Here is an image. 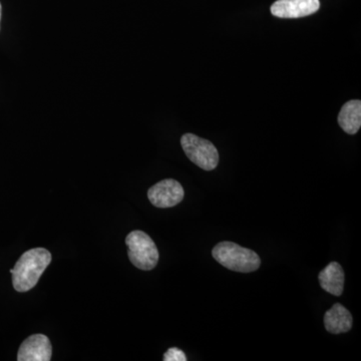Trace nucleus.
Masks as SVG:
<instances>
[{
	"label": "nucleus",
	"mask_w": 361,
	"mask_h": 361,
	"mask_svg": "<svg viewBox=\"0 0 361 361\" xmlns=\"http://www.w3.org/2000/svg\"><path fill=\"white\" fill-rule=\"evenodd\" d=\"M51 262V254L47 249L35 248L25 252L11 270L14 289L18 292L32 290Z\"/></svg>",
	"instance_id": "f257e3e1"
},
{
	"label": "nucleus",
	"mask_w": 361,
	"mask_h": 361,
	"mask_svg": "<svg viewBox=\"0 0 361 361\" xmlns=\"http://www.w3.org/2000/svg\"><path fill=\"white\" fill-rule=\"evenodd\" d=\"M213 258L227 269L250 273L259 269L261 260L256 252L233 242H221L212 250Z\"/></svg>",
	"instance_id": "f03ea898"
},
{
	"label": "nucleus",
	"mask_w": 361,
	"mask_h": 361,
	"mask_svg": "<svg viewBox=\"0 0 361 361\" xmlns=\"http://www.w3.org/2000/svg\"><path fill=\"white\" fill-rule=\"evenodd\" d=\"M128 255L132 264L139 269L149 271L158 264L159 251L155 242L147 233L135 230L126 238Z\"/></svg>",
	"instance_id": "7ed1b4c3"
},
{
	"label": "nucleus",
	"mask_w": 361,
	"mask_h": 361,
	"mask_svg": "<svg viewBox=\"0 0 361 361\" xmlns=\"http://www.w3.org/2000/svg\"><path fill=\"white\" fill-rule=\"evenodd\" d=\"M180 145L189 160L195 165L205 171H212L217 167L219 153L212 142L193 134H186L180 139Z\"/></svg>",
	"instance_id": "20e7f679"
},
{
	"label": "nucleus",
	"mask_w": 361,
	"mask_h": 361,
	"mask_svg": "<svg viewBox=\"0 0 361 361\" xmlns=\"http://www.w3.org/2000/svg\"><path fill=\"white\" fill-rule=\"evenodd\" d=\"M184 189L178 180L166 179L157 183L148 191L149 200L158 208H171L184 199Z\"/></svg>",
	"instance_id": "39448f33"
},
{
	"label": "nucleus",
	"mask_w": 361,
	"mask_h": 361,
	"mask_svg": "<svg viewBox=\"0 0 361 361\" xmlns=\"http://www.w3.org/2000/svg\"><path fill=\"white\" fill-rule=\"evenodd\" d=\"M319 7V0H277L271 13L279 18H300L317 13Z\"/></svg>",
	"instance_id": "423d86ee"
},
{
	"label": "nucleus",
	"mask_w": 361,
	"mask_h": 361,
	"mask_svg": "<svg viewBox=\"0 0 361 361\" xmlns=\"http://www.w3.org/2000/svg\"><path fill=\"white\" fill-rule=\"evenodd\" d=\"M52 348L49 337L44 334H35L26 338L18 353V361H49Z\"/></svg>",
	"instance_id": "0eeeda50"
},
{
	"label": "nucleus",
	"mask_w": 361,
	"mask_h": 361,
	"mask_svg": "<svg viewBox=\"0 0 361 361\" xmlns=\"http://www.w3.org/2000/svg\"><path fill=\"white\" fill-rule=\"evenodd\" d=\"M353 316L341 304L336 303L324 315L325 329L330 334H345L353 327Z\"/></svg>",
	"instance_id": "6e6552de"
},
{
	"label": "nucleus",
	"mask_w": 361,
	"mask_h": 361,
	"mask_svg": "<svg viewBox=\"0 0 361 361\" xmlns=\"http://www.w3.org/2000/svg\"><path fill=\"white\" fill-rule=\"evenodd\" d=\"M344 277L345 275L341 265L331 262L319 273L318 279L323 290L334 296H341L343 292Z\"/></svg>",
	"instance_id": "1a4fd4ad"
},
{
	"label": "nucleus",
	"mask_w": 361,
	"mask_h": 361,
	"mask_svg": "<svg viewBox=\"0 0 361 361\" xmlns=\"http://www.w3.org/2000/svg\"><path fill=\"white\" fill-rule=\"evenodd\" d=\"M338 123L344 132L355 135L361 127V102L353 99L342 106L338 115Z\"/></svg>",
	"instance_id": "9d476101"
},
{
	"label": "nucleus",
	"mask_w": 361,
	"mask_h": 361,
	"mask_svg": "<svg viewBox=\"0 0 361 361\" xmlns=\"http://www.w3.org/2000/svg\"><path fill=\"white\" fill-rule=\"evenodd\" d=\"M164 361H186V355L179 348L168 349L167 353L164 355Z\"/></svg>",
	"instance_id": "9b49d317"
},
{
	"label": "nucleus",
	"mask_w": 361,
	"mask_h": 361,
	"mask_svg": "<svg viewBox=\"0 0 361 361\" xmlns=\"http://www.w3.org/2000/svg\"><path fill=\"white\" fill-rule=\"evenodd\" d=\"M0 20H1V4H0Z\"/></svg>",
	"instance_id": "f8f14e48"
}]
</instances>
